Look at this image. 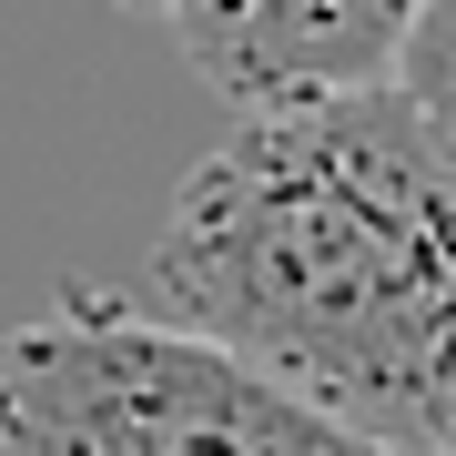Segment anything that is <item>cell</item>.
Returning <instances> with one entry per match:
<instances>
[{
    "mask_svg": "<svg viewBox=\"0 0 456 456\" xmlns=\"http://www.w3.org/2000/svg\"><path fill=\"white\" fill-rule=\"evenodd\" d=\"M386 82L406 92V112L436 132V152L456 163V0H426V11L406 20V51H395Z\"/></svg>",
    "mask_w": 456,
    "mask_h": 456,
    "instance_id": "4",
    "label": "cell"
},
{
    "mask_svg": "<svg viewBox=\"0 0 456 456\" xmlns=\"http://www.w3.org/2000/svg\"><path fill=\"white\" fill-rule=\"evenodd\" d=\"M152 305L426 456L456 426V163L395 82L233 112L152 233Z\"/></svg>",
    "mask_w": 456,
    "mask_h": 456,
    "instance_id": "1",
    "label": "cell"
},
{
    "mask_svg": "<svg viewBox=\"0 0 456 456\" xmlns=\"http://www.w3.org/2000/svg\"><path fill=\"white\" fill-rule=\"evenodd\" d=\"M426 456H456V426H446V436H436V446H426Z\"/></svg>",
    "mask_w": 456,
    "mask_h": 456,
    "instance_id": "6",
    "label": "cell"
},
{
    "mask_svg": "<svg viewBox=\"0 0 456 456\" xmlns=\"http://www.w3.org/2000/svg\"><path fill=\"white\" fill-rule=\"evenodd\" d=\"M416 11L426 0H163L183 61H193L233 112L386 82Z\"/></svg>",
    "mask_w": 456,
    "mask_h": 456,
    "instance_id": "3",
    "label": "cell"
},
{
    "mask_svg": "<svg viewBox=\"0 0 456 456\" xmlns=\"http://www.w3.org/2000/svg\"><path fill=\"white\" fill-rule=\"evenodd\" d=\"M0 456H395L173 325L163 305L61 294L0 335Z\"/></svg>",
    "mask_w": 456,
    "mask_h": 456,
    "instance_id": "2",
    "label": "cell"
},
{
    "mask_svg": "<svg viewBox=\"0 0 456 456\" xmlns=\"http://www.w3.org/2000/svg\"><path fill=\"white\" fill-rule=\"evenodd\" d=\"M112 11H142V20H163V0H112Z\"/></svg>",
    "mask_w": 456,
    "mask_h": 456,
    "instance_id": "5",
    "label": "cell"
}]
</instances>
